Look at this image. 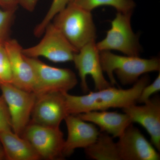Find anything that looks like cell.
Instances as JSON below:
<instances>
[{
	"instance_id": "17",
	"label": "cell",
	"mask_w": 160,
	"mask_h": 160,
	"mask_svg": "<svg viewBox=\"0 0 160 160\" xmlns=\"http://www.w3.org/2000/svg\"><path fill=\"white\" fill-rule=\"evenodd\" d=\"M85 149L87 156L92 159L120 160L117 143L106 132L100 133L96 141Z\"/></svg>"
},
{
	"instance_id": "1",
	"label": "cell",
	"mask_w": 160,
	"mask_h": 160,
	"mask_svg": "<svg viewBox=\"0 0 160 160\" xmlns=\"http://www.w3.org/2000/svg\"><path fill=\"white\" fill-rule=\"evenodd\" d=\"M147 75L143 76L131 88L126 89L110 87L83 96L65 93L69 114L78 115L92 111H104L111 108H122L137 103L144 87L149 84Z\"/></svg>"
},
{
	"instance_id": "24",
	"label": "cell",
	"mask_w": 160,
	"mask_h": 160,
	"mask_svg": "<svg viewBox=\"0 0 160 160\" xmlns=\"http://www.w3.org/2000/svg\"><path fill=\"white\" fill-rule=\"evenodd\" d=\"M18 5L17 0H0V7L4 10L16 11Z\"/></svg>"
},
{
	"instance_id": "8",
	"label": "cell",
	"mask_w": 160,
	"mask_h": 160,
	"mask_svg": "<svg viewBox=\"0 0 160 160\" xmlns=\"http://www.w3.org/2000/svg\"><path fill=\"white\" fill-rule=\"evenodd\" d=\"M27 140L41 158L62 159L65 140L59 128H52L30 122L22 136Z\"/></svg>"
},
{
	"instance_id": "9",
	"label": "cell",
	"mask_w": 160,
	"mask_h": 160,
	"mask_svg": "<svg viewBox=\"0 0 160 160\" xmlns=\"http://www.w3.org/2000/svg\"><path fill=\"white\" fill-rule=\"evenodd\" d=\"M72 61L78 71L81 87L84 93L89 90L86 82L88 75L93 79L96 91L111 86L104 77L100 62V51L97 47L95 41H92L82 47L74 54Z\"/></svg>"
},
{
	"instance_id": "10",
	"label": "cell",
	"mask_w": 160,
	"mask_h": 160,
	"mask_svg": "<svg viewBox=\"0 0 160 160\" xmlns=\"http://www.w3.org/2000/svg\"><path fill=\"white\" fill-rule=\"evenodd\" d=\"M36 96L31 122L46 127L59 128L61 122L69 115L65 93L50 92Z\"/></svg>"
},
{
	"instance_id": "18",
	"label": "cell",
	"mask_w": 160,
	"mask_h": 160,
	"mask_svg": "<svg viewBox=\"0 0 160 160\" xmlns=\"http://www.w3.org/2000/svg\"><path fill=\"white\" fill-rule=\"evenodd\" d=\"M68 4L90 12L99 6H110L123 13L132 12L136 6L133 0H70Z\"/></svg>"
},
{
	"instance_id": "23",
	"label": "cell",
	"mask_w": 160,
	"mask_h": 160,
	"mask_svg": "<svg viewBox=\"0 0 160 160\" xmlns=\"http://www.w3.org/2000/svg\"><path fill=\"white\" fill-rule=\"evenodd\" d=\"M160 90V73L152 84L147 85L141 92L137 102L145 103L150 99L152 95Z\"/></svg>"
},
{
	"instance_id": "6",
	"label": "cell",
	"mask_w": 160,
	"mask_h": 160,
	"mask_svg": "<svg viewBox=\"0 0 160 160\" xmlns=\"http://www.w3.org/2000/svg\"><path fill=\"white\" fill-rule=\"evenodd\" d=\"M44 33L42 39L37 45L22 49L24 55L32 58L43 57L55 63L72 61L74 54L78 51L53 23H49Z\"/></svg>"
},
{
	"instance_id": "21",
	"label": "cell",
	"mask_w": 160,
	"mask_h": 160,
	"mask_svg": "<svg viewBox=\"0 0 160 160\" xmlns=\"http://www.w3.org/2000/svg\"><path fill=\"white\" fill-rule=\"evenodd\" d=\"M12 73L9 58L4 45H0V84H12Z\"/></svg>"
},
{
	"instance_id": "20",
	"label": "cell",
	"mask_w": 160,
	"mask_h": 160,
	"mask_svg": "<svg viewBox=\"0 0 160 160\" xmlns=\"http://www.w3.org/2000/svg\"><path fill=\"white\" fill-rule=\"evenodd\" d=\"M16 11L0 9V45L9 39V32Z\"/></svg>"
},
{
	"instance_id": "13",
	"label": "cell",
	"mask_w": 160,
	"mask_h": 160,
	"mask_svg": "<svg viewBox=\"0 0 160 160\" xmlns=\"http://www.w3.org/2000/svg\"><path fill=\"white\" fill-rule=\"evenodd\" d=\"M64 120L68 130L63 149L64 158L71 155L78 148L86 149L97 140L100 132L92 123L86 122L75 115H68Z\"/></svg>"
},
{
	"instance_id": "15",
	"label": "cell",
	"mask_w": 160,
	"mask_h": 160,
	"mask_svg": "<svg viewBox=\"0 0 160 160\" xmlns=\"http://www.w3.org/2000/svg\"><path fill=\"white\" fill-rule=\"evenodd\" d=\"M76 115L83 121L97 125L101 131L111 135L113 138H119L132 124L128 115L117 112L92 111Z\"/></svg>"
},
{
	"instance_id": "11",
	"label": "cell",
	"mask_w": 160,
	"mask_h": 160,
	"mask_svg": "<svg viewBox=\"0 0 160 160\" xmlns=\"http://www.w3.org/2000/svg\"><path fill=\"white\" fill-rule=\"evenodd\" d=\"M119 138L116 143L120 160H160L159 153L132 124Z\"/></svg>"
},
{
	"instance_id": "19",
	"label": "cell",
	"mask_w": 160,
	"mask_h": 160,
	"mask_svg": "<svg viewBox=\"0 0 160 160\" xmlns=\"http://www.w3.org/2000/svg\"><path fill=\"white\" fill-rule=\"evenodd\" d=\"M70 0H53L47 14L42 22L36 26L33 31V34L37 38L42 36L46 27L51 23L54 17L62 10L69 4Z\"/></svg>"
},
{
	"instance_id": "14",
	"label": "cell",
	"mask_w": 160,
	"mask_h": 160,
	"mask_svg": "<svg viewBox=\"0 0 160 160\" xmlns=\"http://www.w3.org/2000/svg\"><path fill=\"white\" fill-rule=\"evenodd\" d=\"M12 73V84L22 90L32 92L35 78L33 69L23 54L22 47L16 39H9L4 43Z\"/></svg>"
},
{
	"instance_id": "16",
	"label": "cell",
	"mask_w": 160,
	"mask_h": 160,
	"mask_svg": "<svg viewBox=\"0 0 160 160\" xmlns=\"http://www.w3.org/2000/svg\"><path fill=\"white\" fill-rule=\"evenodd\" d=\"M0 141L6 159L38 160L41 158L27 140L11 130L0 131Z\"/></svg>"
},
{
	"instance_id": "5",
	"label": "cell",
	"mask_w": 160,
	"mask_h": 160,
	"mask_svg": "<svg viewBox=\"0 0 160 160\" xmlns=\"http://www.w3.org/2000/svg\"><path fill=\"white\" fill-rule=\"evenodd\" d=\"M24 56L34 71L35 82L33 92L36 95L50 92L66 93L77 85V78L71 69L52 67L38 58Z\"/></svg>"
},
{
	"instance_id": "12",
	"label": "cell",
	"mask_w": 160,
	"mask_h": 160,
	"mask_svg": "<svg viewBox=\"0 0 160 160\" xmlns=\"http://www.w3.org/2000/svg\"><path fill=\"white\" fill-rule=\"evenodd\" d=\"M143 106L132 104L122 108L132 122L138 123L146 129L152 144L160 150V101L158 97L150 99Z\"/></svg>"
},
{
	"instance_id": "25",
	"label": "cell",
	"mask_w": 160,
	"mask_h": 160,
	"mask_svg": "<svg viewBox=\"0 0 160 160\" xmlns=\"http://www.w3.org/2000/svg\"><path fill=\"white\" fill-rule=\"evenodd\" d=\"M18 4L24 9L29 12H32L36 6L38 0H17Z\"/></svg>"
},
{
	"instance_id": "26",
	"label": "cell",
	"mask_w": 160,
	"mask_h": 160,
	"mask_svg": "<svg viewBox=\"0 0 160 160\" xmlns=\"http://www.w3.org/2000/svg\"><path fill=\"white\" fill-rule=\"evenodd\" d=\"M5 158H6V157H5V152H4L2 143L0 141V160L4 159Z\"/></svg>"
},
{
	"instance_id": "4",
	"label": "cell",
	"mask_w": 160,
	"mask_h": 160,
	"mask_svg": "<svg viewBox=\"0 0 160 160\" xmlns=\"http://www.w3.org/2000/svg\"><path fill=\"white\" fill-rule=\"evenodd\" d=\"M132 13L118 12L111 22V28L107 31L106 37L96 44L99 51L115 50L128 56H139L142 47L138 36L132 29Z\"/></svg>"
},
{
	"instance_id": "7",
	"label": "cell",
	"mask_w": 160,
	"mask_h": 160,
	"mask_svg": "<svg viewBox=\"0 0 160 160\" xmlns=\"http://www.w3.org/2000/svg\"><path fill=\"white\" fill-rule=\"evenodd\" d=\"M0 89L10 113L12 130L22 137L30 122L36 95L32 92L20 89L11 83H1Z\"/></svg>"
},
{
	"instance_id": "22",
	"label": "cell",
	"mask_w": 160,
	"mask_h": 160,
	"mask_svg": "<svg viewBox=\"0 0 160 160\" xmlns=\"http://www.w3.org/2000/svg\"><path fill=\"white\" fill-rule=\"evenodd\" d=\"M12 130L9 109L3 96H0V131Z\"/></svg>"
},
{
	"instance_id": "3",
	"label": "cell",
	"mask_w": 160,
	"mask_h": 160,
	"mask_svg": "<svg viewBox=\"0 0 160 160\" xmlns=\"http://www.w3.org/2000/svg\"><path fill=\"white\" fill-rule=\"evenodd\" d=\"M52 20L53 25L78 51L95 41L96 28L91 12L68 4Z\"/></svg>"
},
{
	"instance_id": "2",
	"label": "cell",
	"mask_w": 160,
	"mask_h": 160,
	"mask_svg": "<svg viewBox=\"0 0 160 160\" xmlns=\"http://www.w3.org/2000/svg\"><path fill=\"white\" fill-rule=\"evenodd\" d=\"M103 71L108 75L112 86L117 85L113 75L115 72L121 83L124 86L134 84L142 75L153 71H160V59L141 58L139 57L116 55L110 51L100 52Z\"/></svg>"
}]
</instances>
